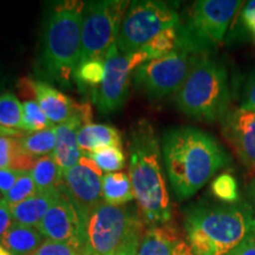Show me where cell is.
Segmentation results:
<instances>
[{
  "label": "cell",
  "mask_w": 255,
  "mask_h": 255,
  "mask_svg": "<svg viewBox=\"0 0 255 255\" xmlns=\"http://www.w3.org/2000/svg\"><path fill=\"white\" fill-rule=\"evenodd\" d=\"M162 156L169 183L180 201L195 195L231 162L214 136L193 127H176L164 131Z\"/></svg>",
  "instance_id": "cell-1"
},
{
  "label": "cell",
  "mask_w": 255,
  "mask_h": 255,
  "mask_svg": "<svg viewBox=\"0 0 255 255\" xmlns=\"http://www.w3.org/2000/svg\"><path fill=\"white\" fill-rule=\"evenodd\" d=\"M129 175L137 209L149 227L170 223L173 216L167 181L162 168V151L154 127L138 121L129 133Z\"/></svg>",
  "instance_id": "cell-2"
},
{
  "label": "cell",
  "mask_w": 255,
  "mask_h": 255,
  "mask_svg": "<svg viewBox=\"0 0 255 255\" xmlns=\"http://www.w3.org/2000/svg\"><path fill=\"white\" fill-rule=\"evenodd\" d=\"M184 229L193 255H231L255 234V216L247 203L190 207Z\"/></svg>",
  "instance_id": "cell-3"
},
{
  "label": "cell",
  "mask_w": 255,
  "mask_h": 255,
  "mask_svg": "<svg viewBox=\"0 0 255 255\" xmlns=\"http://www.w3.org/2000/svg\"><path fill=\"white\" fill-rule=\"evenodd\" d=\"M85 2L63 1L53 6L44 24L39 64L44 76L70 87L81 60Z\"/></svg>",
  "instance_id": "cell-4"
},
{
  "label": "cell",
  "mask_w": 255,
  "mask_h": 255,
  "mask_svg": "<svg viewBox=\"0 0 255 255\" xmlns=\"http://www.w3.org/2000/svg\"><path fill=\"white\" fill-rule=\"evenodd\" d=\"M177 108L193 120L213 123L228 113L231 102L228 71L225 64L200 53L186 81L175 94Z\"/></svg>",
  "instance_id": "cell-5"
},
{
  "label": "cell",
  "mask_w": 255,
  "mask_h": 255,
  "mask_svg": "<svg viewBox=\"0 0 255 255\" xmlns=\"http://www.w3.org/2000/svg\"><path fill=\"white\" fill-rule=\"evenodd\" d=\"M144 222L138 209L115 206L105 201L90 212L84 221L83 253L85 255H119L137 252Z\"/></svg>",
  "instance_id": "cell-6"
},
{
  "label": "cell",
  "mask_w": 255,
  "mask_h": 255,
  "mask_svg": "<svg viewBox=\"0 0 255 255\" xmlns=\"http://www.w3.org/2000/svg\"><path fill=\"white\" fill-rule=\"evenodd\" d=\"M180 23V15L173 5L165 1H131L121 21L116 46L120 52L139 50L161 32Z\"/></svg>",
  "instance_id": "cell-7"
},
{
  "label": "cell",
  "mask_w": 255,
  "mask_h": 255,
  "mask_svg": "<svg viewBox=\"0 0 255 255\" xmlns=\"http://www.w3.org/2000/svg\"><path fill=\"white\" fill-rule=\"evenodd\" d=\"M129 5V1L120 0H102L85 4L79 64L90 59H105L108 51L116 43L121 21Z\"/></svg>",
  "instance_id": "cell-8"
},
{
  "label": "cell",
  "mask_w": 255,
  "mask_h": 255,
  "mask_svg": "<svg viewBox=\"0 0 255 255\" xmlns=\"http://www.w3.org/2000/svg\"><path fill=\"white\" fill-rule=\"evenodd\" d=\"M199 55L189 47H181L163 57L149 60L135 70L133 83L151 100L176 94Z\"/></svg>",
  "instance_id": "cell-9"
},
{
  "label": "cell",
  "mask_w": 255,
  "mask_h": 255,
  "mask_svg": "<svg viewBox=\"0 0 255 255\" xmlns=\"http://www.w3.org/2000/svg\"><path fill=\"white\" fill-rule=\"evenodd\" d=\"M244 1L239 0H199L188 12L184 33L201 53L222 43L235 14Z\"/></svg>",
  "instance_id": "cell-10"
},
{
  "label": "cell",
  "mask_w": 255,
  "mask_h": 255,
  "mask_svg": "<svg viewBox=\"0 0 255 255\" xmlns=\"http://www.w3.org/2000/svg\"><path fill=\"white\" fill-rule=\"evenodd\" d=\"M150 57L142 49L131 53H122L114 44L105 56V73L102 84L92 92V100L98 110L109 114L126 103L131 76L139 65L149 62Z\"/></svg>",
  "instance_id": "cell-11"
},
{
  "label": "cell",
  "mask_w": 255,
  "mask_h": 255,
  "mask_svg": "<svg viewBox=\"0 0 255 255\" xmlns=\"http://www.w3.org/2000/svg\"><path fill=\"white\" fill-rule=\"evenodd\" d=\"M103 170L88 154H82L78 163L62 174L58 189L76 207L83 222L103 201Z\"/></svg>",
  "instance_id": "cell-12"
},
{
  "label": "cell",
  "mask_w": 255,
  "mask_h": 255,
  "mask_svg": "<svg viewBox=\"0 0 255 255\" xmlns=\"http://www.w3.org/2000/svg\"><path fill=\"white\" fill-rule=\"evenodd\" d=\"M37 228L46 240L62 242L83 252L84 222L76 207L62 193Z\"/></svg>",
  "instance_id": "cell-13"
},
{
  "label": "cell",
  "mask_w": 255,
  "mask_h": 255,
  "mask_svg": "<svg viewBox=\"0 0 255 255\" xmlns=\"http://www.w3.org/2000/svg\"><path fill=\"white\" fill-rule=\"evenodd\" d=\"M19 91L25 97L36 98L38 105L53 124H63L79 114L84 104L76 103L71 98L57 90L46 82L21 78Z\"/></svg>",
  "instance_id": "cell-14"
},
{
  "label": "cell",
  "mask_w": 255,
  "mask_h": 255,
  "mask_svg": "<svg viewBox=\"0 0 255 255\" xmlns=\"http://www.w3.org/2000/svg\"><path fill=\"white\" fill-rule=\"evenodd\" d=\"M222 133L246 167L255 169V113L238 109L221 120Z\"/></svg>",
  "instance_id": "cell-15"
},
{
  "label": "cell",
  "mask_w": 255,
  "mask_h": 255,
  "mask_svg": "<svg viewBox=\"0 0 255 255\" xmlns=\"http://www.w3.org/2000/svg\"><path fill=\"white\" fill-rule=\"evenodd\" d=\"M91 116V107L85 103L81 113L57 126V143L52 155L63 171L78 163L83 154L78 145V131L83 126L90 123Z\"/></svg>",
  "instance_id": "cell-16"
},
{
  "label": "cell",
  "mask_w": 255,
  "mask_h": 255,
  "mask_svg": "<svg viewBox=\"0 0 255 255\" xmlns=\"http://www.w3.org/2000/svg\"><path fill=\"white\" fill-rule=\"evenodd\" d=\"M59 195L60 191L58 188L45 191H37L30 199L25 200L18 205L9 206L13 221L19 225L37 228Z\"/></svg>",
  "instance_id": "cell-17"
},
{
  "label": "cell",
  "mask_w": 255,
  "mask_h": 255,
  "mask_svg": "<svg viewBox=\"0 0 255 255\" xmlns=\"http://www.w3.org/2000/svg\"><path fill=\"white\" fill-rule=\"evenodd\" d=\"M181 238L170 223L149 227L139 242L137 255H174Z\"/></svg>",
  "instance_id": "cell-18"
},
{
  "label": "cell",
  "mask_w": 255,
  "mask_h": 255,
  "mask_svg": "<svg viewBox=\"0 0 255 255\" xmlns=\"http://www.w3.org/2000/svg\"><path fill=\"white\" fill-rule=\"evenodd\" d=\"M44 237L36 227L13 223L0 245L13 255H33L41 245Z\"/></svg>",
  "instance_id": "cell-19"
},
{
  "label": "cell",
  "mask_w": 255,
  "mask_h": 255,
  "mask_svg": "<svg viewBox=\"0 0 255 255\" xmlns=\"http://www.w3.org/2000/svg\"><path fill=\"white\" fill-rule=\"evenodd\" d=\"M78 145L83 154H90L105 146L122 148V137L116 128L107 124L89 123L79 129Z\"/></svg>",
  "instance_id": "cell-20"
},
{
  "label": "cell",
  "mask_w": 255,
  "mask_h": 255,
  "mask_svg": "<svg viewBox=\"0 0 255 255\" xmlns=\"http://www.w3.org/2000/svg\"><path fill=\"white\" fill-rule=\"evenodd\" d=\"M37 161L38 158L24 150L19 138L0 137V169L31 171Z\"/></svg>",
  "instance_id": "cell-21"
},
{
  "label": "cell",
  "mask_w": 255,
  "mask_h": 255,
  "mask_svg": "<svg viewBox=\"0 0 255 255\" xmlns=\"http://www.w3.org/2000/svg\"><path fill=\"white\" fill-rule=\"evenodd\" d=\"M102 186H103V199L110 205H126L135 200L131 178L126 171L104 174Z\"/></svg>",
  "instance_id": "cell-22"
},
{
  "label": "cell",
  "mask_w": 255,
  "mask_h": 255,
  "mask_svg": "<svg viewBox=\"0 0 255 255\" xmlns=\"http://www.w3.org/2000/svg\"><path fill=\"white\" fill-rule=\"evenodd\" d=\"M30 173L38 191H45L57 189L59 187L63 170L57 163L53 155H49L38 158Z\"/></svg>",
  "instance_id": "cell-23"
},
{
  "label": "cell",
  "mask_w": 255,
  "mask_h": 255,
  "mask_svg": "<svg viewBox=\"0 0 255 255\" xmlns=\"http://www.w3.org/2000/svg\"><path fill=\"white\" fill-rule=\"evenodd\" d=\"M23 149L36 158L52 155L57 143V126L19 137Z\"/></svg>",
  "instance_id": "cell-24"
},
{
  "label": "cell",
  "mask_w": 255,
  "mask_h": 255,
  "mask_svg": "<svg viewBox=\"0 0 255 255\" xmlns=\"http://www.w3.org/2000/svg\"><path fill=\"white\" fill-rule=\"evenodd\" d=\"M105 73V59H90L81 63L75 71V79L79 89H97L102 84Z\"/></svg>",
  "instance_id": "cell-25"
},
{
  "label": "cell",
  "mask_w": 255,
  "mask_h": 255,
  "mask_svg": "<svg viewBox=\"0 0 255 255\" xmlns=\"http://www.w3.org/2000/svg\"><path fill=\"white\" fill-rule=\"evenodd\" d=\"M23 103L13 94L0 96V126L9 129L21 130Z\"/></svg>",
  "instance_id": "cell-26"
},
{
  "label": "cell",
  "mask_w": 255,
  "mask_h": 255,
  "mask_svg": "<svg viewBox=\"0 0 255 255\" xmlns=\"http://www.w3.org/2000/svg\"><path fill=\"white\" fill-rule=\"evenodd\" d=\"M55 127L46 115L43 113L36 101H25L23 103V122H21V131L38 132Z\"/></svg>",
  "instance_id": "cell-27"
},
{
  "label": "cell",
  "mask_w": 255,
  "mask_h": 255,
  "mask_svg": "<svg viewBox=\"0 0 255 255\" xmlns=\"http://www.w3.org/2000/svg\"><path fill=\"white\" fill-rule=\"evenodd\" d=\"M88 155L98 165V168L107 173H116L126 165V157L122 148L119 146H105Z\"/></svg>",
  "instance_id": "cell-28"
},
{
  "label": "cell",
  "mask_w": 255,
  "mask_h": 255,
  "mask_svg": "<svg viewBox=\"0 0 255 255\" xmlns=\"http://www.w3.org/2000/svg\"><path fill=\"white\" fill-rule=\"evenodd\" d=\"M38 191L36 183L31 176L30 171H25L17 183L14 184L13 188L8 191L6 195L2 197V200L7 203L8 206H14L23 201L30 199Z\"/></svg>",
  "instance_id": "cell-29"
},
{
  "label": "cell",
  "mask_w": 255,
  "mask_h": 255,
  "mask_svg": "<svg viewBox=\"0 0 255 255\" xmlns=\"http://www.w3.org/2000/svg\"><path fill=\"white\" fill-rule=\"evenodd\" d=\"M212 191L215 197L223 203H237L239 200V188L235 177L231 174H221L214 178Z\"/></svg>",
  "instance_id": "cell-30"
},
{
  "label": "cell",
  "mask_w": 255,
  "mask_h": 255,
  "mask_svg": "<svg viewBox=\"0 0 255 255\" xmlns=\"http://www.w3.org/2000/svg\"><path fill=\"white\" fill-rule=\"evenodd\" d=\"M33 255H85L83 252L76 250L69 245L56 242L51 240H45L44 244L38 248V251Z\"/></svg>",
  "instance_id": "cell-31"
},
{
  "label": "cell",
  "mask_w": 255,
  "mask_h": 255,
  "mask_svg": "<svg viewBox=\"0 0 255 255\" xmlns=\"http://www.w3.org/2000/svg\"><path fill=\"white\" fill-rule=\"evenodd\" d=\"M24 173L25 171L13 170V169H0V194L2 197L13 188Z\"/></svg>",
  "instance_id": "cell-32"
},
{
  "label": "cell",
  "mask_w": 255,
  "mask_h": 255,
  "mask_svg": "<svg viewBox=\"0 0 255 255\" xmlns=\"http://www.w3.org/2000/svg\"><path fill=\"white\" fill-rule=\"evenodd\" d=\"M240 109L255 113V73L247 79L244 88V95L241 98Z\"/></svg>",
  "instance_id": "cell-33"
},
{
  "label": "cell",
  "mask_w": 255,
  "mask_h": 255,
  "mask_svg": "<svg viewBox=\"0 0 255 255\" xmlns=\"http://www.w3.org/2000/svg\"><path fill=\"white\" fill-rule=\"evenodd\" d=\"M13 223L14 221L11 214V208L4 200H0V241Z\"/></svg>",
  "instance_id": "cell-34"
},
{
  "label": "cell",
  "mask_w": 255,
  "mask_h": 255,
  "mask_svg": "<svg viewBox=\"0 0 255 255\" xmlns=\"http://www.w3.org/2000/svg\"><path fill=\"white\" fill-rule=\"evenodd\" d=\"M244 24L250 28L255 37V1H248L241 12Z\"/></svg>",
  "instance_id": "cell-35"
},
{
  "label": "cell",
  "mask_w": 255,
  "mask_h": 255,
  "mask_svg": "<svg viewBox=\"0 0 255 255\" xmlns=\"http://www.w3.org/2000/svg\"><path fill=\"white\" fill-rule=\"evenodd\" d=\"M231 255H255V234L245 241Z\"/></svg>",
  "instance_id": "cell-36"
},
{
  "label": "cell",
  "mask_w": 255,
  "mask_h": 255,
  "mask_svg": "<svg viewBox=\"0 0 255 255\" xmlns=\"http://www.w3.org/2000/svg\"><path fill=\"white\" fill-rule=\"evenodd\" d=\"M23 136L24 133L21 130L9 129V128L0 126V137H23Z\"/></svg>",
  "instance_id": "cell-37"
},
{
  "label": "cell",
  "mask_w": 255,
  "mask_h": 255,
  "mask_svg": "<svg viewBox=\"0 0 255 255\" xmlns=\"http://www.w3.org/2000/svg\"><path fill=\"white\" fill-rule=\"evenodd\" d=\"M174 255H193V253H191L189 245H188L187 242H184L183 240H181L176 246Z\"/></svg>",
  "instance_id": "cell-38"
},
{
  "label": "cell",
  "mask_w": 255,
  "mask_h": 255,
  "mask_svg": "<svg viewBox=\"0 0 255 255\" xmlns=\"http://www.w3.org/2000/svg\"><path fill=\"white\" fill-rule=\"evenodd\" d=\"M0 255H13V254L9 253L7 250H5V248L0 245Z\"/></svg>",
  "instance_id": "cell-39"
},
{
  "label": "cell",
  "mask_w": 255,
  "mask_h": 255,
  "mask_svg": "<svg viewBox=\"0 0 255 255\" xmlns=\"http://www.w3.org/2000/svg\"><path fill=\"white\" fill-rule=\"evenodd\" d=\"M119 255H137V252H127V253H122Z\"/></svg>",
  "instance_id": "cell-40"
},
{
  "label": "cell",
  "mask_w": 255,
  "mask_h": 255,
  "mask_svg": "<svg viewBox=\"0 0 255 255\" xmlns=\"http://www.w3.org/2000/svg\"><path fill=\"white\" fill-rule=\"evenodd\" d=\"M0 200H2V197H1V194H0Z\"/></svg>",
  "instance_id": "cell-41"
}]
</instances>
